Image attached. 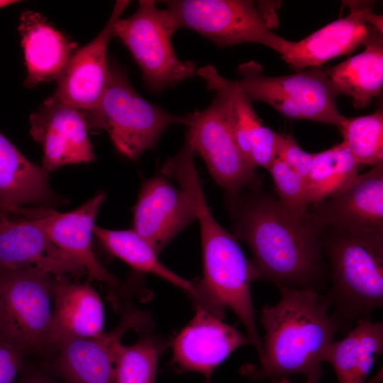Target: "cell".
Listing matches in <instances>:
<instances>
[{
	"mask_svg": "<svg viewBox=\"0 0 383 383\" xmlns=\"http://www.w3.org/2000/svg\"><path fill=\"white\" fill-rule=\"evenodd\" d=\"M309 212L323 229L383 237V162L358 174L338 194L310 205Z\"/></svg>",
	"mask_w": 383,
	"mask_h": 383,
	"instance_id": "13",
	"label": "cell"
},
{
	"mask_svg": "<svg viewBox=\"0 0 383 383\" xmlns=\"http://www.w3.org/2000/svg\"><path fill=\"white\" fill-rule=\"evenodd\" d=\"M18 32L27 70L24 86L33 88L60 77L78 45L39 13L25 11Z\"/></svg>",
	"mask_w": 383,
	"mask_h": 383,
	"instance_id": "20",
	"label": "cell"
},
{
	"mask_svg": "<svg viewBox=\"0 0 383 383\" xmlns=\"http://www.w3.org/2000/svg\"><path fill=\"white\" fill-rule=\"evenodd\" d=\"M24 353L0 335V383H13L23 367Z\"/></svg>",
	"mask_w": 383,
	"mask_h": 383,
	"instance_id": "31",
	"label": "cell"
},
{
	"mask_svg": "<svg viewBox=\"0 0 383 383\" xmlns=\"http://www.w3.org/2000/svg\"><path fill=\"white\" fill-rule=\"evenodd\" d=\"M177 30L166 9H159L153 0L139 1L135 12L114 26L113 36L129 50L152 92L159 94L196 74L195 63L181 60L174 50L172 37Z\"/></svg>",
	"mask_w": 383,
	"mask_h": 383,
	"instance_id": "7",
	"label": "cell"
},
{
	"mask_svg": "<svg viewBox=\"0 0 383 383\" xmlns=\"http://www.w3.org/2000/svg\"><path fill=\"white\" fill-rule=\"evenodd\" d=\"M145 313L128 309L113 329L90 338L69 339L57 348L56 370L67 383H113L121 339L131 330L148 325Z\"/></svg>",
	"mask_w": 383,
	"mask_h": 383,
	"instance_id": "15",
	"label": "cell"
},
{
	"mask_svg": "<svg viewBox=\"0 0 383 383\" xmlns=\"http://www.w3.org/2000/svg\"><path fill=\"white\" fill-rule=\"evenodd\" d=\"M167 5L177 29L202 35L219 48L243 43L267 46L281 55L290 40L275 34L249 0H170Z\"/></svg>",
	"mask_w": 383,
	"mask_h": 383,
	"instance_id": "9",
	"label": "cell"
},
{
	"mask_svg": "<svg viewBox=\"0 0 383 383\" xmlns=\"http://www.w3.org/2000/svg\"><path fill=\"white\" fill-rule=\"evenodd\" d=\"M104 309L100 296L89 282L55 276L52 343L95 337L104 332Z\"/></svg>",
	"mask_w": 383,
	"mask_h": 383,
	"instance_id": "21",
	"label": "cell"
},
{
	"mask_svg": "<svg viewBox=\"0 0 383 383\" xmlns=\"http://www.w3.org/2000/svg\"><path fill=\"white\" fill-rule=\"evenodd\" d=\"M382 349L383 323L361 318L342 340L328 345L323 362L332 365L339 383H365Z\"/></svg>",
	"mask_w": 383,
	"mask_h": 383,
	"instance_id": "24",
	"label": "cell"
},
{
	"mask_svg": "<svg viewBox=\"0 0 383 383\" xmlns=\"http://www.w3.org/2000/svg\"><path fill=\"white\" fill-rule=\"evenodd\" d=\"M268 171L272 176L279 204L295 216H306L309 203L304 178L278 157L274 160Z\"/></svg>",
	"mask_w": 383,
	"mask_h": 383,
	"instance_id": "29",
	"label": "cell"
},
{
	"mask_svg": "<svg viewBox=\"0 0 383 383\" xmlns=\"http://www.w3.org/2000/svg\"><path fill=\"white\" fill-rule=\"evenodd\" d=\"M165 174L179 184L199 223L203 276L194 282L195 304L221 318L226 309L232 310L244 325L260 358L262 342L250 294V284L259 276L252 261L244 255L235 235L223 228L211 212L194 157L182 155L174 158L167 165Z\"/></svg>",
	"mask_w": 383,
	"mask_h": 383,
	"instance_id": "2",
	"label": "cell"
},
{
	"mask_svg": "<svg viewBox=\"0 0 383 383\" xmlns=\"http://www.w3.org/2000/svg\"><path fill=\"white\" fill-rule=\"evenodd\" d=\"M55 276L0 270V335L24 354L53 347Z\"/></svg>",
	"mask_w": 383,
	"mask_h": 383,
	"instance_id": "8",
	"label": "cell"
},
{
	"mask_svg": "<svg viewBox=\"0 0 383 383\" xmlns=\"http://www.w3.org/2000/svg\"><path fill=\"white\" fill-rule=\"evenodd\" d=\"M21 383H57L36 374H28L25 376Z\"/></svg>",
	"mask_w": 383,
	"mask_h": 383,
	"instance_id": "32",
	"label": "cell"
},
{
	"mask_svg": "<svg viewBox=\"0 0 383 383\" xmlns=\"http://www.w3.org/2000/svg\"><path fill=\"white\" fill-rule=\"evenodd\" d=\"M88 131L82 111L53 95L30 116V133L41 145L42 167L48 173L66 165L95 160Z\"/></svg>",
	"mask_w": 383,
	"mask_h": 383,
	"instance_id": "12",
	"label": "cell"
},
{
	"mask_svg": "<svg viewBox=\"0 0 383 383\" xmlns=\"http://www.w3.org/2000/svg\"><path fill=\"white\" fill-rule=\"evenodd\" d=\"M196 220L184 192L162 173L143 181L133 208V229L159 254Z\"/></svg>",
	"mask_w": 383,
	"mask_h": 383,
	"instance_id": "18",
	"label": "cell"
},
{
	"mask_svg": "<svg viewBox=\"0 0 383 383\" xmlns=\"http://www.w3.org/2000/svg\"><path fill=\"white\" fill-rule=\"evenodd\" d=\"M350 12L305 37L291 41L282 59L296 71L321 65L334 57L353 52L363 45L370 25L367 16L373 1H344Z\"/></svg>",
	"mask_w": 383,
	"mask_h": 383,
	"instance_id": "19",
	"label": "cell"
},
{
	"mask_svg": "<svg viewBox=\"0 0 383 383\" xmlns=\"http://www.w3.org/2000/svg\"><path fill=\"white\" fill-rule=\"evenodd\" d=\"M224 198L234 235L250 249L259 279L319 291L327 276L323 228L309 212L292 215L261 186Z\"/></svg>",
	"mask_w": 383,
	"mask_h": 383,
	"instance_id": "1",
	"label": "cell"
},
{
	"mask_svg": "<svg viewBox=\"0 0 383 383\" xmlns=\"http://www.w3.org/2000/svg\"><path fill=\"white\" fill-rule=\"evenodd\" d=\"M237 83L252 101L272 106L284 116L339 126L345 116L339 111V95L326 70L311 67L294 74L267 76L262 66L249 61L238 67Z\"/></svg>",
	"mask_w": 383,
	"mask_h": 383,
	"instance_id": "6",
	"label": "cell"
},
{
	"mask_svg": "<svg viewBox=\"0 0 383 383\" xmlns=\"http://www.w3.org/2000/svg\"><path fill=\"white\" fill-rule=\"evenodd\" d=\"M129 4L128 0L116 1L101 31L75 50L57 79L53 96L84 113H91L98 108L109 79L108 45L113 36L115 24Z\"/></svg>",
	"mask_w": 383,
	"mask_h": 383,
	"instance_id": "14",
	"label": "cell"
},
{
	"mask_svg": "<svg viewBox=\"0 0 383 383\" xmlns=\"http://www.w3.org/2000/svg\"><path fill=\"white\" fill-rule=\"evenodd\" d=\"M383 32L370 26L365 50L326 70L339 95L352 98L355 109L368 106L383 86Z\"/></svg>",
	"mask_w": 383,
	"mask_h": 383,
	"instance_id": "23",
	"label": "cell"
},
{
	"mask_svg": "<svg viewBox=\"0 0 383 383\" xmlns=\"http://www.w3.org/2000/svg\"><path fill=\"white\" fill-rule=\"evenodd\" d=\"M61 203L49 185L48 173L0 132V210L25 205L52 208Z\"/></svg>",
	"mask_w": 383,
	"mask_h": 383,
	"instance_id": "22",
	"label": "cell"
},
{
	"mask_svg": "<svg viewBox=\"0 0 383 383\" xmlns=\"http://www.w3.org/2000/svg\"><path fill=\"white\" fill-rule=\"evenodd\" d=\"M221 318L196 305L194 317L173 340L172 363L179 372H197L209 382L235 350L252 345L248 335Z\"/></svg>",
	"mask_w": 383,
	"mask_h": 383,
	"instance_id": "17",
	"label": "cell"
},
{
	"mask_svg": "<svg viewBox=\"0 0 383 383\" xmlns=\"http://www.w3.org/2000/svg\"><path fill=\"white\" fill-rule=\"evenodd\" d=\"M280 383H288V382H280Z\"/></svg>",
	"mask_w": 383,
	"mask_h": 383,
	"instance_id": "34",
	"label": "cell"
},
{
	"mask_svg": "<svg viewBox=\"0 0 383 383\" xmlns=\"http://www.w3.org/2000/svg\"><path fill=\"white\" fill-rule=\"evenodd\" d=\"M186 140L204 160L213 181L233 194L262 186V180L243 155L222 98L217 94L204 110L187 115Z\"/></svg>",
	"mask_w": 383,
	"mask_h": 383,
	"instance_id": "10",
	"label": "cell"
},
{
	"mask_svg": "<svg viewBox=\"0 0 383 383\" xmlns=\"http://www.w3.org/2000/svg\"><path fill=\"white\" fill-rule=\"evenodd\" d=\"M359 165L343 142L314 153L305 178L309 206L333 196L348 186L358 175Z\"/></svg>",
	"mask_w": 383,
	"mask_h": 383,
	"instance_id": "26",
	"label": "cell"
},
{
	"mask_svg": "<svg viewBox=\"0 0 383 383\" xmlns=\"http://www.w3.org/2000/svg\"><path fill=\"white\" fill-rule=\"evenodd\" d=\"M94 235L106 252L126 262L135 271L152 274L181 289L193 300L196 299L194 282L167 267L149 243L133 228L110 230L95 226Z\"/></svg>",
	"mask_w": 383,
	"mask_h": 383,
	"instance_id": "25",
	"label": "cell"
},
{
	"mask_svg": "<svg viewBox=\"0 0 383 383\" xmlns=\"http://www.w3.org/2000/svg\"><path fill=\"white\" fill-rule=\"evenodd\" d=\"M331 286L326 294L340 331L370 317L383 305V237L331 228L322 232Z\"/></svg>",
	"mask_w": 383,
	"mask_h": 383,
	"instance_id": "4",
	"label": "cell"
},
{
	"mask_svg": "<svg viewBox=\"0 0 383 383\" xmlns=\"http://www.w3.org/2000/svg\"><path fill=\"white\" fill-rule=\"evenodd\" d=\"M343 143L358 164L374 166L383 162V111L345 117L338 126Z\"/></svg>",
	"mask_w": 383,
	"mask_h": 383,
	"instance_id": "27",
	"label": "cell"
},
{
	"mask_svg": "<svg viewBox=\"0 0 383 383\" xmlns=\"http://www.w3.org/2000/svg\"><path fill=\"white\" fill-rule=\"evenodd\" d=\"M314 153L302 150L292 135L279 133L277 157L305 179L311 167Z\"/></svg>",
	"mask_w": 383,
	"mask_h": 383,
	"instance_id": "30",
	"label": "cell"
},
{
	"mask_svg": "<svg viewBox=\"0 0 383 383\" xmlns=\"http://www.w3.org/2000/svg\"><path fill=\"white\" fill-rule=\"evenodd\" d=\"M106 197L104 192H98L78 208L67 212L43 206H16L4 211L31 221L54 244L74 257L91 279L116 286L117 278L99 262L92 245L95 221Z\"/></svg>",
	"mask_w": 383,
	"mask_h": 383,
	"instance_id": "11",
	"label": "cell"
},
{
	"mask_svg": "<svg viewBox=\"0 0 383 383\" xmlns=\"http://www.w3.org/2000/svg\"><path fill=\"white\" fill-rule=\"evenodd\" d=\"M166 343L154 335H147L131 345H121L113 383H155L159 358Z\"/></svg>",
	"mask_w": 383,
	"mask_h": 383,
	"instance_id": "28",
	"label": "cell"
},
{
	"mask_svg": "<svg viewBox=\"0 0 383 383\" xmlns=\"http://www.w3.org/2000/svg\"><path fill=\"white\" fill-rule=\"evenodd\" d=\"M16 2H18V1H13V0H0V9L5 7L6 6L15 4Z\"/></svg>",
	"mask_w": 383,
	"mask_h": 383,
	"instance_id": "33",
	"label": "cell"
},
{
	"mask_svg": "<svg viewBox=\"0 0 383 383\" xmlns=\"http://www.w3.org/2000/svg\"><path fill=\"white\" fill-rule=\"evenodd\" d=\"M30 270L74 279L87 274L74 257L31 221L12 218L0 210V270Z\"/></svg>",
	"mask_w": 383,
	"mask_h": 383,
	"instance_id": "16",
	"label": "cell"
},
{
	"mask_svg": "<svg viewBox=\"0 0 383 383\" xmlns=\"http://www.w3.org/2000/svg\"><path fill=\"white\" fill-rule=\"evenodd\" d=\"M278 288L280 301L261 311L265 331L261 367L249 374L255 379L301 374L307 383H319L321 362L339 324L329 315L326 295L311 289Z\"/></svg>",
	"mask_w": 383,
	"mask_h": 383,
	"instance_id": "3",
	"label": "cell"
},
{
	"mask_svg": "<svg viewBox=\"0 0 383 383\" xmlns=\"http://www.w3.org/2000/svg\"><path fill=\"white\" fill-rule=\"evenodd\" d=\"M109 79L98 108L84 113L89 131H104L117 151L137 161L154 149L165 131L177 124L187 126V116L170 113L141 96L126 72L109 61Z\"/></svg>",
	"mask_w": 383,
	"mask_h": 383,
	"instance_id": "5",
	"label": "cell"
}]
</instances>
